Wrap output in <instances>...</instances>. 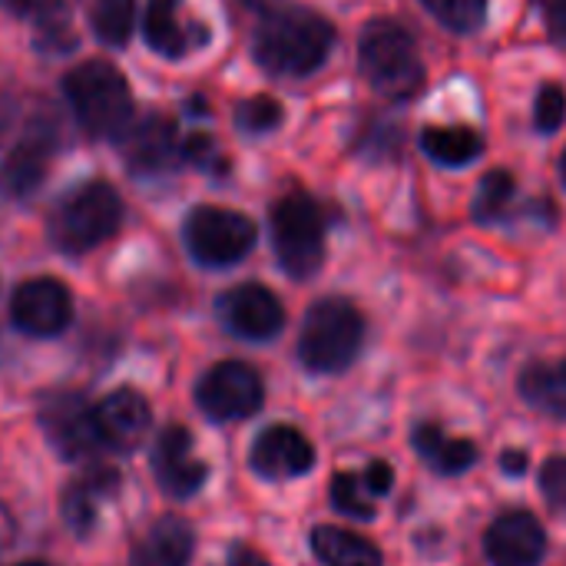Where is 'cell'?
Masks as SVG:
<instances>
[{
  "mask_svg": "<svg viewBox=\"0 0 566 566\" xmlns=\"http://www.w3.org/2000/svg\"><path fill=\"white\" fill-rule=\"evenodd\" d=\"M541 488L547 504L566 517V458H551L541 471Z\"/></svg>",
  "mask_w": 566,
  "mask_h": 566,
  "instance_id": "obj_32",
  "label": "cell"
},
{
  "mask_svg": "<svg viewBox=\"0 0 566 566\" xmlns=\"http://www.w3.org/2000/svg\"><path fill=\"white\" fill-rule=\"evenodd\" d=\"M99 441L113 451H133L149 431V405L139 391L119 388L93 408Z\"/></svg>",
  "mask_w": 566,
  "mask_h": 566,
  "instance_id": "obj_16",
  "label": "cell"
},
{
  "mask_svg": "<svg viewBox=\"0 0 566 566\" xmlns=\"http://www.w3.org/2000/svg\"><path fill=\"white\" fill-rule=\"evenodd\" d=\"M566 119V93L557 83H547L541 93H537V103H534V123L541 133H557Z\"/></svg>",
  "mask_w": 566,
  "mask_h": 566,
  "instance_id": "obj_31",
  "label": "cell"
},
{
  "mask_svg": "<svg viewBox=\"0 0 566 566\" xmlns=\"http://www.w3.org/2000/svg\"><path fill=\"white\" fill-rule=\"evenodd\" d=\"M421 149L441 166H468L484 153V139L468 126H428L421 133Z\"/></svg>",
  "mask_w": 566,
  "mask_h": 566,
  "instance_id": "obj_24",
  "label": "cell"
},
{
  "mask_svg": "<svg viewBox=\"0 0 566 566\" xmlns=\"http://www.w3.org/2000/svg\"><path fill=\"white\" fill-rule=\"evenodd\" d=\"M119 139H123L126 166L136 172H163L182 153L179 136H176V123L163 113H149L143 119L129 123V129Z\"/></svg>",
  "mask_w": 566,
  "mask_h": 566,
  "instance_id": "obj_15",
  "label": "cell"
},
{
  "mask_svg": "<svg viewBox=\"0 0 566 566\" xmlns=\"http://www.w3.org/2000/svg\"><path fill=\"white\" fill-rule=\"evenodd\" d=\"M365 342V318L348 298H322L308 308L298 335V358L315 375L345 371Z\"/></svg>",
  "mask_w": 566,
  "mask_h": 566,
  "instance_id": "obj_4",
  "label": "cell"
},
{
  "mask_svg": "<svg viewBox=\"0 0 566 566\" xmlns=\"http://www.w3.org/2000/svg\"><path fill=\"white\" fill-rule=\"evenodd\" d=\"M560 176H564V182H566V149H564V159H560Z\"/></svg>",
  "mask_w": 566,
  "mask_h": 566,
  "instance_id": "obj_39",
  "label": "cell"
},
{
  "mask_svg": "<svg viewBox=\"0 0 566 566\" xmlns=\"http://www.w3.org/2000/svg\"><path fill=\"white\" fill-rule=\"evenodd\" d=\"M365 484L371 488L375 497H388V491H391V484H395L391 464H388V461H371V464L365 468Z\"/></svg>",
  "mask_w": 566,
  "mask_h": 566,
  "instance_id": "obj_33",
  "label": "cell"
},
{
  "mask_svg": "<svg viewBox=\"0 0 566 566\" xmlns=\"http://www.w3.org/2000/svg\"><path fill=\"white\" fill-rule=\"evenodd\" d=\"M312 554L322 566H381V551L371 541L332 524L312 531Z\"/></svg>",
  "mask_w": 566,
  "mask_h": 566,
  "instance_id": "obj_22",
  "label": "cell"
},
{
  "mask_svg": "<svg viewBox=\"0 0 566 566\" xmlns=\"http://www.w3.org/2000/svg\"><path fill=\"white\" fill-rule=\"evenodd\" d=\"M547 23H551V33L566 43V0H551V7H547Z\"/></svg>",
  "mask_w": 566,
  "mask_h": 566,
  "instance_id": "obj_34",
  "label": "cell"
},
{
  "mask_svg": "<svg viewBox=\"0 0 566 566\" xmlns=\"http://www.w3.org/2000/svg\"><path fill=\"white\" fill-rule=\"evenodd\" d=\"M33 23H36V43L46 53H70L80 40L66 0H36Z\"/></svg>",
  "mask_w": 566,
  "mask_h": 566,
  "instance_id": "obj_25",
  "label": "cell"
},
{
  "mask_svg": "<svg viewBox=\"0 0 566 566\" xmlns=\"http://www.w3.org/2000/svg\"><path fill=\"white\" fill-rule=\"evenodd\" d=\"M186 245L192 259L209 269L235 265L255 245V222L235 209L199 206L186 219Z\"/></svg>",
  "mask_w": 566,
  "mask_h": 566,
  "instance_id": "obj_7",
  "label": "cell"
},
{
  "mask_svg": "<svg viewBox=\"0 0 566 566\" xmlns=\"http://www.w3.org/2000/svg\"><path fill=\"white\" fill-rule=\"evenodd\" d=\"M17 566H50V564H40V560H27V564H17Z\"/></svg>",
  "mask_w": 566,
  "mask_h": 566,
  "instance_id": "obj_40",
  "label": "cell"
},
{
  "mask_svg": "<svg viewBox=\"0 0 566 566\" xmlns=\"http://www.w3.org/2000/svg\"><path fill=\"white\" fill-rule=\"evenodd\" d=\"M521 395L527 405L551 418H566V358L564 361H534L521 375Z\"/></svg>",
  "mask_w": 566,
  "mask_h": 566,
  "instance_id": "obj_23",
  "label": "cell"
},
{
  "mask_svg": "<svg viewBox=\"0 0 566 566\" xmlns=\"http://www.w3.org/2000/svg\"><path fill=\"white\" fill-rule=\"evenodd\" d=\"M13 325L33 338L60 335L73 318V302L63 282L56 279H30L13 292L10 302Z\"/></svg>",
  "mask_w": 566,
  "mask_h": 566,
  "instance_id": "obj_10",
  "label": "cell"
},
{
  "mask_svg": "<svg viewBox=\"0 0 566 566\" xmlns=\"http://www.w3.org/2000/svg\"><path fill=\"white\" fill-rule=\"evenodd\" d=\"M143 30L149 46L163 56H186L192 46L206 43L202 23L182 17V0H149Z\"/></svg>",
  "mask_w": 566,
  "mask_h": 566,
  "instance_id": "obj_18",
  "label": "cell"
},
{
  "mask_svg": "<svg viewBox=\"0 0 566 566\" xmlns=\"http://www.w3.org/2000/svg\"><path fill=\"white\" fill-rule=\"evenodd\" d=\"M249 461H252V471L262 474L265 481H289V478H302L312 471L315 448L298 428L272 424L255 438Z\"/></svg>",
  "mask_w": 566,
  "mask_h": 566,
  "instance_id": "obj_12",
  "label": "cell"
},
{
  "mask_svg": "<svg viewBox=\"0 0 566 566\" xmlns=\"http://www.w3.org/2000/svg\"><path fill=\"white\" fill-rule=\"evenodd\" d=\"M415 451L438 474H464L478 464V444L468 438H451L441 424H418Z\"/></svg>",
  "mask_w": 566,
  "mask_h": 566,
  "instance_id": "obj_21",
  "label": "cell"
},
{
  "mask_svg": "<svg viewBox=\"0 0 566 566\" xmlns=\"http://www.w3.org/2000/svg\"><path fill=\"white\" fill-rule=\"evenodd\" d=\"M219 318L239 338L269 342V338H275L282 332L285 308H282V302L275 298L272 289L259 285V282H245V285L229 289L219 298Z\"/></svg>",
  "mask_w": 566,
  "mask_h": 566,
  "instance_id": "obj_9",
  "label": "cell"
},
{
  "mask_svg": "<svg viewBox=\"0 0 566 566\" xmlns=\"http://www.w3.org/2000/svg\"><path fill=\"white\" fill-rule=\"evenodd\" d=\"M335 43V27L308 7H275L255 30V60L275 76L315 73Z\"/></svg>",
  "mask_w": 566,
  "mask_h": 566,
  "instance_id": "obj_1",
  "label": "cell"
},
{
  "mask_svg": "<svg viewBox=\"0 0 566 566\" xmlns=\"http://www.w3.org/2000/svg\"><path fill=\"white\" fill-rule=\"evenodd\" d=\"M43 428L50 434V441L56 444V451L63 458H86L90 451H96L99 431H96V418L93 408L80 398V395H56L43 405Z\"/></svg>",
  "mask_w": 566,
  "mask_h": 566,
  "instance_id": "obj_14",
  "label": "cell"
},
{
  "mask_svg": "<svg viewBox=\"0 0 566 566\" xmlns=\"http://www.w3.org/2000/svg\"><path fill=\"white\" fill-rule=\"evenodd\" d=\"M285 109L275 96H252L239 106L235 113V123L242 133H252V136H262V133H272L279 123H282Z\"/></svg>",
  "mask_w": 566,
  "mask_h": 566,
  "instance_id": "obj_30",
  "label": "cell"
},
{
  "mask_svg": "<svg viewBox=\"0 0 566 566\" xmlns=\"http://www.w3.org/2000/svg\"><path fill=\"white\" fill-rule=\"evenodd\" d=\"M375 494L365 484V474H335L332 478V504L335 511L358 517V521H371L375 517Z\"/></svg>",
  "mask_w": 566,
  "mask_h": 566,
  "instance_id": "obj_27",
  "label": "cell"
},
{
  "mask_svg": "<svg viewBox=\"0 0 566 566\" xmlns=\"http://www.w3.org/2000/svg\"><path fill=\"white\" fill-rule=\"evenodd\" d=\"M514 196V176L507 169H491L484 179H481V189H478V199H474V216L478 219H494L507 209Z\"/></svg>",
  "mask_w": 566,
  "mask_h": 566,
  "instance_id": "obj_29",
  "label": "cell"
},
{
  "mask_svg": "<svg viewBox=\"0 0 566 566\" xmlns=\"http://www.w3.org/2000/svg\"><path fill=\"white\" fill-rule=\"evenodd\" d=\"M262 398H265L262 378L245 361H219V365H212L202 375L199 388H196V401L212 421L252 418L262 408Z\"/></svg>",
  "mask_w": 566,
  "mask_h": 566,
  "instance_id": "obj_8",
  "label": "cell"
},
{
  "mask_svg": "<svg viewBox=\"0 0 566 566\" xmlns=\"http://www.w3.org/2000/svg\"><path fill=\"white\" fill-rule=\"evenodd\" d=\"M222 566H269L252 547H242V544H235L232 551H229V557H226V564Z\"/></svg>",
  "mask_w": 566,
  "mask_h": 566,
  "instance_id": "obj_35",
  "label": "cell"
},
{
  "mask_svg": "<svg viewBox=\"0 0 566 566\" xmlns=\"http://www.w3.org/2000/svg\"><path fill=\"white\" fill-rule=\"evenodd\" d=\"M272 242L292 279H308L325 259V216L308 192H289L272 206Z\"/></svg>",
  "mask_w": 566,
  "mask_h": 566,
  "instance_id": "obj_6",
  "label": "cell"
},
{
  "mask_svg": "<svg viewBox=\"0 0 566 566\" xmlns=\"http://www.w3.org/2000/svg\"><path fill=\"white\" fill-rule=\"evenodd\" d=\"M153 474L159 488L172 497H189L209 478V468L192 451V434L179 424L166 428L153 451Z\"/></svg>",
  "mask_w": 566,
  "mask_h": 566,
  "instance_id": "obj_13",
  "label": "cell"
},
{
  "mask_svg": "<svg viewBox=\"0 0 566 566\" xmlns=\"http://www.w3.org/2000/svg\"><path fill=\"white\" fill-rule=\"evenodd\" d=\"M66 99L90 136L119 139L133 123V93L109 60H83L63 80Z\"/></svg>",
  "mask_w": 566,
  "mask_h": 566,
  "instance_id": "obj_2",
  "label": "cell"
},
{
  "mask_svg": "<svg viewBox=\"0 0 566 566\" xmlns=\"http://www.w3.org/2000/svg\"><path fill=\"white\" fill-rule=\"evenodd\" d=\"M421 3L454 33H471L488 17V0H421Z\"/></svg>",
  "mask_w": 566,
  "mask_h": 566,
  "instance_id": "obj_28",
  "label": "cell"
},
{
  "mask_svg": "<svg viewBox=\"0 0 566 566\" xmlns=\"http://www.w3.org/2000/svg\"><path fill=\"white\" fill-rule=\"evenodd\" d=\"M484 554L491 566H537L547 554V534L531 511H507L488 527Z\"/></svg>",
  "mask_w": 566,
  "mask_h": 566,
  "instance_id": "obj_11",
  "label": "cell"
},
{
  "mask_svg": "<svg viewBox=\"0 0 566 566\" xmlns=\"http://www.w3.org/2000/svg\"><path fill=\"white\" fill-rule=\"evenodd\" d=\"M504 471L507 474H524L527 471V454L524 451H507L504 454Z\"/></svg>",
  "mask_w": 566,
  "mask_h": 566,
  "instance_id": "obj_36",
  "label": "cell"
},
{
  "mask_svg": "<svg viewBox=\"0 0 566 566\" xmlns=\"http://www.w3.org/2000/svg\"><path fill=\"white\" fill-rule=\"evenodd\" d=\"M136 0H90V23L109 46H123L133 33Z\"/></svg>",
  "mask_w": 566,
  "mask_h": 566,
  "instance_id": "obj_26",
  "label": "cell"
},
{
  "mask_svg": "<svg viewBox=\"0 0 566 566\" xmlns=\"http://www.w3.org/2000/svg\"><path fill=\"white\" fill-rule=\"evenodd\" d=\"M123 219V202L109 182H86L60 199V206L50 216V239L70 252L83 255L96 245H103Z\"/></svg>",
  "mask_w": 566,
  "mask_h": 566,
  "instance_id": "obj_5",
  "label": "cell"
},
{
  "mask_svg": "<svg viewBox=\"0 0 566 566\" xmlns=\"http://www.w3.org/2000/svg\"><path fill=\"white\" fill-rule=\"evenodd\" d=\"M116 484H119L116 471L106 468V464L103 468L96 464L76 484L66 488V494H63V517H66L73 534H90L93 531V524H96V501L99 497H113Z\"/></svg>",
  "mask_w": 566,
  "mask_h": 566,
  "instance_id": "obj_20",
  "label": "cell"
},
{
  "mask_svg": "<svg viewBox=\"0 0 566 566\" xmlns=\"http://www.w3.org/2000/svg\"><path fill=\"white\" fill-rule=\"evenodd\" d=\"M358 66L365 80L388 99H408L424 83L418 43L398 20H371L361 30Z\"/></svg>",
  "mask_w": 566,
  "mask_h": 566,
  "instance_id": "obj_3",
  "label": "cell"
},
{
  "mask_svg": "<svg viewBox=\"0 0 566 566\" xmlns=\"http://www.w3.org/2000/svg\"><path fill=\"white\" fill-rule=\"evenodd\" d=\"M242 3H249V7H259V10H265V7H275L279 0H242Z\"/></svg>",
  "mask_w": 566,
  "mask_h": 566,
  "instance_id": "obj_38",
  "label": "cell"
},
{
  "mask_svg": "<svg viewBox=\"0 0 566 566\" xmlns=\"http://www.w3.org/2000/svg\"><path fill=\"white\" fill-rule=\"evenodd\" d=\"M10 13H30L36 7V0H0Z\"/></svg>",
  "mask_w": 566,
  "mask_h": 566,
  "instance_id": "obj_37",
  "label": "cell"
},
{
  "mask_svg": "<svg viewBox=\"0 0 566 566\" xmlns=\"http://www.w3.org/2000/svg\"><path fill=\"white\" fill-rule=\"evenodd\" d=\"M50 156H53V143L46 133L33 129L30 136H23L0 163V192L10 199H23L36 192L46 176Z\"/></svg>",
  "mask_w": 566,
  "mask_h": 566,
  "instance_id": "obj_17",
  "label": "cell"
},
{
  "mask_svg": "<svg viewBox=\"0 0 566 566\" xmlns=\"http://www.w3.org/2000/svg\"><path fill=\"white\" fill-rule=\"evenodd\" d=\"M192 527L182 517H159L133 547V566H189Z\"/></svg>",
  "mask_w": 566,
  "mask_h": 566,
  "instance_id": "obj_19",
  "label": "cell"
}]
</instances>
